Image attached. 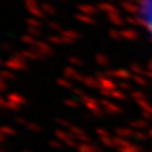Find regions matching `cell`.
<instances>
[{
  "label": "cell",
  "instance_id": "obj_1",
  "mask_svg": "<svg viewBox=\"0 0 152 152\" xmlns=\"http://www.w3.org/2000/svg\"><path fill=\"white\" fill-rule=\"evenodd\" d=\"M134 17L142 32L152 43V0H136Z\"/></svg>",
  "mask_w": 152,
  "mask_h": 152
}]
</instances>
